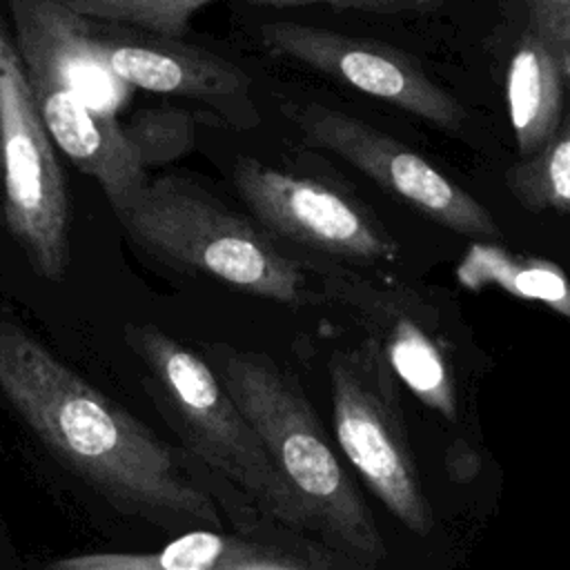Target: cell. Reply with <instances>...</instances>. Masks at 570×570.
Instances as JSON below:
<instances>
[{
	"instance_id": "cell-1",
	"label": "cell",
	"mask_w": 570,
	"mask_h": 570,
	"mask_svg": "<svg viewBox=\"0 0 570 570\" xmlns=\"http://www.w3.org/2000/svg\"><path fill=\"white\" fill-rule=\"evenodd\" d=\"M0 392L31 432L114 508L163 525L218 528L212 499L138 419L16 323H0Z\"/></svg>"
},
{
	"instance_id": "cell-2",
	"label": "cell",
	"mask_w": 570,
	"mask_h": 570,
	"mask_svg": "<svg viewBox=\"0 0 570 570\" xmlns=\"http://www.w3.org/2000/svg\"><path fill=\"white\" fill-rule=\"evenodd\" d=\"M214 363L220 383L305 510L309 530L363 561H379L385 554L379 528L298 383L256 352L216 345Z\"/></svg>"
},
{
	"instance_id": "cell-3",
	"label": "cell",
	"mask_w": 570,
	"mask_h": 570,
	"mask_svg": "<svg viewBox=\"0 0 570 570\" xmlns=\"http://www.w3.org/2000/svg\"><path fill=\"white\" fill-rule=\"evenodd\" d=\"M116 216L131 240L156 258L203 272L252 296L298 305L305 274L263 232L200 187L163 176L147 180Z\"/></svg>"
},
{
	"instance_id": "cell-4",
	"label": "cell",
	"mask_w": 570,
	"mask_h": 570,
	"mask_svg": "<svg viewBox=\"0 0 570 570\" xmlns=\"http://www.w3.org/2000/svg\"><path fill=\"white\" fill-rule=\"evenodd\" d=\"M125 338L149 367L183 441L267 514L309 530L305 510L218 374L156 325H127Z\"/></svg>"
},
{
	"instance_id": "cell-5",
	"label": "cell",
	"mask_w": 570,
	"mask_h": 570,
	"mask_svg": "<svg viewBox=\"0 0 570 570\" xmlns=\"http://www.w3.org/2000/svg\"><path fill=\"white\" fill-rule=\"evenodd\" d=\"M332 419L338 448L383 505L416 534L434 512L423 494L407 439L394 372L376 341L336 350L330 358Z\"/></svg>"
},
{
	"instance_id": "cell-6",
	"label": "cell",
	"mask_w": 570,
	"mask_h": 570,
	"mask_svg": "<svg viewBox=\"0 0 570 570\" xmlns=\"http://www.w3.org/2000/svg\"><path fill=\"white\" fill-rule=\"evenodd\" d=\"M0 114L4 218L40 276L62 281L69 265V205L53 140L36 109L16 42L0 24Z\"/></svg>"
},
{
	"instance_id": "cell-7",
	"label": "cell",
	"mask_w": 570,
	"mask_h": 570,
	"mask_svg": "<svg viewBox=\"0 0 570 570\" xmlns=\"http://www.w3.org/2000/svg\"><path fill=\"white\" fill-rule=\"evenodd\" d=\"M283 114L307 145L341 156L441 227L474 240L501 238L494 218L472 194L381 129L318 102H285Z\"/></svg>"
},
{
	"instance_id": "cell-8",
	"label": "cell",
	"mask_w": 570,
	"mask_h": 570,
	"mask_svg": "<svg viewBox=\"0 0 570 570\" xmlns=\"http://www.w3.org/2000/svg\"><path fill=\"white\" fill-rule=\"evenodd\" d=\"M258 36L272 53L385 100L439 129L461 131L465 125V109L392 45L292 20L265 22Z\"/></svg>"
},
{
	"instance_id": "cell-9",
	"label": "cell",
	"mask_w": 570,
	"mask_h": 570,
	"mask_svg": "<svg viewBox=\"0 0 570 570\" xmlns=\"http://www.w3.org/2000/svg\"><path fill=\"white\" fill-rule=\"evenodd\" d=\"M232 178L252 214L296 245L352 261H394L399 254L396 243L365 212L323 183L247 156L236 158Z\"/></svg>"
},
{
	"instance_id": "cell-10",
	"label": "cell",
	"mask_w": 570,
	"mask_h": 570,
	"mask_svg": "<svg viewBox=\"0 0 570 570\" xmlns=\"http://www.w3.org/2000/svg\"><path fill=\"white\" fill-rule=\"evenodd\" d=\"M20 60L51 140L80 171L102 187L114 212L120 209L147 183V165L129 125L91 109L40 60L31 56H20Z\"/></svg>"
},
{
	"instance_id": "cell-11",
	"label": "cell",
	"mask_w": 570,
	"mask_h": 570,
	"mask_svg": "<svg viewBox=\"0 0 570 570\" xmlns=\"http://www.w3.org/2000/svg\"><path fill=\"white\" fill-rule=\"evenodd\" d=\"M87 24L107 67L129 87L212 102L236 125L258 120L249 102L252 78L229 60L185 45L116 40L98 36L89 20Z\"/></svg>"
},
{
	"instance_id": "cell-12",
	"label": "cell",
	"mask_w": 570,
	"mask_h": 570,
	"mask_svg": "<svg viewBox=\"0 0 570 570\" xmlns=\"http://www.w3.org/2000/svg\"><path fill=\"white\" fill-rule=\"evenodd\" d=\"M47 570H303L283 554L214 530H189L156 552H82Z\"/></svg>"
},
{
	"instance_id": "cell-13",
	"label": "cell",
	"mask_w": 570,
	"mask_h": 570,
	"mask_svg": "<svg viewBox=\"0 0 570 570\" xmlns=\"http://www.w3.org/2000/svg\"><path fill=\"white\" fill-rule=\"evenodd\" d=\"M563 80L559 53L525 33L505 80L510 125L523 156L537 154L557 134L563 120Z\"/></svg>"
},
{
	"instance_id": "cell-14",
	"label": "cell",
	"mask_w": 570,
	"mask_h": 570,
	"mask_svg": "<svg viewBox=\"0 0 570 570\" xmlns=\"http://www.w3.org/2000/svg\"><path fill=\"white\" fill-rule=\"evenodd\" d=\"M67 11L89 22L125 24L151 31L163 38L185 36L191 16L214 0H53ZM274 4H327L334 9L385 13V16H423L441 9L445 0H265Z\"/></svg>"
},
{
	"instance_id": "cell-15",
	"label": "cell",
	"mask_w": 570,
	"mask_h": 570,
	"mask_svg": "<svg viewBox=\"0 0 570 570\" xmlns=\"http://www.w3.org/2000/svg\"><path fill=\"white\" fill-rule=\"evenodd\" d=\"M456 276L472 289L499 285L512 296L543 303L570 318V283L566 274L546 258L514 256L497 245L476 243L463 256Z\"/></svg>"
},
{
	"instance_id": "cell-16",
	"label": "cell",
	"mask_w": 570,
	"mask_h": 570,
	"mask_svg": "<svg viewBox=\"0 0 570 570\" xmlns=\"http://www.w3.org/2000/svg\"><path fill=\"white\" fill-rule=\"evenodd\" d=\"M379 345L394 376L423 405L450 421L456 419V392L445 354L414 318H390L383 330V343Z\"/></svg>"
},
{
	"instance_id": "cell-17",
	"label": "cell",
	"mask_w": 570,
	"mask_h": 570,
	"mask_svg": "<svg viewBox=\"0 0 570 570\" xmlns=\"http://www.w3.org/2000/svg\"><path fill=\"white\" fill-rule=\"evenodd\" d=\"M505 183L510 194L532 212H570V116L537 154L508 169Z\"/></svg>"
},
{
	"instance_id": "cell-18",
	"label": "cell",
	"mask_w": 570,
	"mask_h": 570,
	"mask_svg": "<svg viewBox=\"0 0 570 570\" xmlns=\"http://www.w3.org/2000/svg\"><path fill=\"white\" fill-rule=\"evenodd\" d=\"M129 129L147 167L185 154L194 140L189 114L183 111H142Z\"/></svg>"
},
{
	"instance_id": "cell-19",
	"label": "cell",
	"mask_w": 570,
	"mask_h": 570,
	"mask_svg": "<svg viewBox=\"0 0 570 570\" xmlns=\"http://www.w3.org/2000/svg\"><path fill=\"white\" fill-rule=\"evenodd\" d=\"M528 33L570 60V0H525Z\"/></svg>"
},
{
	"instance_id": "cell-20",
	"label": "cell",
	"mask_w": 570,
	"mask_h": 570,
	"mask_svg": "<svg viewBox=\"0 0 570 570\" xmlns=\"http://www.w3.org/2000/svg\"><path fill=\"white\" fill-rule=\"evenodd\" d=\"M450 470H452V474L456 476V479H461V481H468V479H472L476 472H479V459H476V454L470 450V448H452V452H450Z\"/></svg>"
},
{
	"instance_id": "cell-21",
	"label": "cell",
	"mask_w": 570,
	"mask_h": 570,
	"mask_svg": "<svg viewBox=\"0 0 570 570\" xmlns=\"http://www.w3.org/2000/svg\"><path fill=\"white\" fill-rule=\"evenodd\" d=\"M0 174H2V114H0Z\"/></svg>"
},
{
	"instance_id": "cell-22",
	"label": "cell",
	"mask_w": 570,
	"mask_h": 570,
	"mask_svg": "<svg viewBox=\"0 0 570 570\" xmlns=\"http://www.w3.org/2000/svg\"><path fill=\"white\" fill-rule=\"evenodd\" d=\"M563 73H566V80H568V87H570V60L563 62Z\"/></svg>"
}]
</instances>
